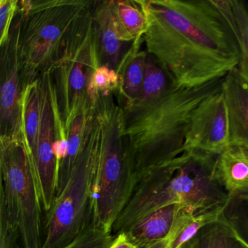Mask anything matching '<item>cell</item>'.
Wrapping results in <instances>:
<instances>
[{
    "mask_svg": "<svg viewBox=\"0 0 248 248\" xmlns=\"http://www.w3.org/2000/svg\"><path fill=\"white\" fill-rule=\"evenodd\" d=\"M217 158L201 151L184 150L138 175L111 234L125 232L148 215L170 204H181L196 215L223 208L229 196L217 175Z\"/></svg>",
    "mask_w": 248,
    "mask_h": 248,
    "instance_id": "obj_1",
    "label": "cell"
},
{
    "mask_svg": "<svg viewBox=\"0 0 248 248\" xmlns=\"http://www.w3.org/2000/svg\"><path fill=\"white\" fill-rule=\"evenodd\" d=\"M223 78L194 88L174 86L155 99L123 107L122 136L136 178L184 152L194 111L221 91Z\"/></svg>",
    "mask_w": 248,
    "mask_h": 248,
    "instance_id": "obj_2",
    "label": "cell"
},
{
    "mask_svg": "<svg viewBox=\"0 0 248 248\" xmlns=\"http://www.w3.org/2000/svg\"><path fill=\"white\" fill-rule=\"evenodd\" d=\"M93 115L98 141L92 186V226L111 233L130 198L136 175L122 136L123 106L115 92L98 95Z\"/></svg>",
    "mask_w": 248,
    "mask_h": 248,
    "instance_id": "obj_3",
    "label": "cell"
},
{
    "mask_svg": "<svg viewBox=\"0 0 248 248\" xmlns=\"http://www.w3.org/2000/svg\"><path fill=\"white\" fill-rule=\"evenodd\" d=\"M91 3L86 0L18 2V53L27 84L47 72L59 59L74 26Z\"/></svg>",
    "mask_w": 248,
    "mask_h": 248,
    "instance_id": "obj_4",
    "label": "cell"
},
{
    "mask_svg": "<svg viewBox=\"0 0 248 248\" xmlns=\"http://www.w3.org/2000/svg\"><path fill=\"white\" fill-rule=\"evenodd\" d=\"M147 20L143 41L152 55L181 88H194L223 78L239 63L200 45L191 36L174 28L140 1Z\"/></svg>",
    "mask_w": 248,
    "mask_h": 248,
    "instance_id": "obj_5",
    "label": "cell"
},
{
    "mask_svg": "<svg viewBox=\"0 0 248 248\" xmlns=\"http://www.w3.org/2000/svg\"><path fill=\"white\" fill-rule=\"evenodd\" d=\"M98 130L93 111L85 140L69 179L47 213L40 248H62L92 226V186Z\"/></svg>",
    "mask_w": 248,
    "mask_h": 248,
    "instance_id": "obj_6",
    "label": "cell"
},
{
    "mask_svg": "<svg viewBox=\"0 0 248 248\" xmlns=\"http://www.w3.org/2000/svg\"><path fill=\"white\" fill-rule=\"evenodd\" d=\"M0 176L8 217L22 248H41L43 206L22 134L0 137Z\"/></svg>",
    "mask_w": 248,
    "mask_h": 248,
    "instance_id": "obj_7",
    "label": "cell"
},
{
    "mask_svg": "<svg viewBox=\"0 0 248 248\" xmlns=\"http://www.w3.org/2000/svg\"><path fill=\"white\" fill-rule=\"evenodd\" d=\"M92 5L91 2L77 21L59 59L48 70L56 86L63 124L77 114L95 107L90 101L89 87L93 75L100 65Z\"/></svg>",
    "mask_w": 248,
    "mask_h": 248,
    "instance_id": "obj_8",
    "label": "cell"
},
{
    "mask_svg": "<svg viewBox=\"0 0 248 248\" xmlns=\"http://www.w3.org/2000/svg\"><path fill=\"white\" fill-rule=\"evenodd\" d=\"M146 2L174 28L189 34L206 48L240 64L239 42L216 1L146 0Z\"/></svg>",
    "mask_w": 248,
    "mask_h": 248,
    "instance_id": "obj_9",
    "label": "cell"
},
{
    "mask_svg": "<svg viewBox=\"0 0 248 248\" xmlns=\"http://www.w3.org/2000/svg\"><path fill=\"white\" fill-rule=\"evenodd\" d=\"M40 85V125L31 156L38 183L43 209L47 213L54 201L57 187L58 162L54 153L58 122L62 118L56 86L50 72L39 77Z\"/></svg>",
    "mask_w": 248,
    "mask_h": 248,
    "instance_id": "obj_10",
    "label": "cell"
},
{
    "mask_svg": "<svg viewBox=\"0 0 248 248\" xmlns=\"http://www.w3.org/2000/svg\"><path fill=\"white\" fill-rule=\"evenodd\" d=\"M20 25L17 9L8 37L0 47V137L22 134V98L27 82L18 53Z\"/></svg>",
    "mask_w": 248,
    "mask_h": 248,
    "instance_id": "obj_11",
    "label": "cell"
},
{
    "mask_svg": "<svg viewBox=\"0 0 248 248\" xmlns=\"http://www.w3.org/2000/svg\"><path fill=\"white\" fill-rule=\"evenodd\" d=\"M229 144L227 108L223 90L204 99L191 118L184 150L218 155Z\"/></svg>",
    "mask_w": 248,
    "mask_h": 248,
    "instance_id": "obj_12",
    "label": "cell"
},
{
    "mask_svg": "<svg viewBox=\"0 0 248 248\" xmlns=\"http://www.w3.org/2000/svg\"><path fill=\"white\" fill-rule=\"evenodd\" d=\"M92 15L99 65L116 72L133 43L120 40L111 1L93 2Z\"/></svg>",
    "mask_w": 248,
    "mask_h": 248,
    "instance_id": "obj_13",
    "label": "cell"
},
{
    "mask_svg": "<svg viewBox=\"0 0 248 248\" xmlns=\"http://www.w3.org/2000/svg\"><path fill=\"white\" fill-rule=\"evenodd\" d=\"M248 81L236 67L224 77L222 85L227 108L229 144L247 148H248Z\"/></svg>",
    "mask_w": 248,
    "mask_h": 248,
    "instance_id": "obj_14",
    "label": "cell"
},
{
    "mask_svg": "<svg viewBox=\"0 0 248 248\" xmlns=\"http://www.w3.org/2000/svg\"><path fill=\"white\" fill-rule=\"evenodd\" d=\"M185 207L175 204L158 209L123 233L136 248H152L167 240L175 218Z\"/></svg>",
    "mask_w": 248,
    "mask_h": 248,
    "instance_id": "obj_15",
    "label": "cell"
},
{
    "mask_svg": "<svg viewBox=\"0 0 248 248\" xmlns=\"http://www.w3.org/2000/svg\"><path fill=\"white\" fill-rule=\"evenodd\" d=\"M143 43L142 37L133 42L116 71L119 88L115 93L123 107L136 102L140 95L147 55L146 50L140 48Z\"/></svg>",
    "mask_w": 248,
    "mask_h": 248,
    "instance_id": "obj_16",
    "label": "cell"
},
{
    "mask_svg": "<svg viewBox=\"0 0 248 248\" xmlns=\"http://www.w3.org/2000/svg\"><path fill=\"white\" fill-rule=\"evenodd\" d=\"M216 172L226 192L248 189V148L229 144L218 155Z\"/></svg>",
    "mask_w": 248,
    "mask_h": 248,
    "instance_id": "obj_17",
    "label": "cell"
},
{
    "mask_svg": "<svg viewBox=\"0 0 248 248\" xmlns=\"http://www.w3.org/2000/svg\"><path fill=\"white\" fill-rule=\"evenodd\" d=\"M93 108L89 111H82L77 114L73 119L64 124L68 141L67 152L63 160L58 166L56 197L66 185L74 165L80 153Z\"/></svg>",
    "mask_w": 248,
    "mask_h": 248,
    "instance_id": "obj_18",
    "label": "cell"
},
{
    "mask_svg": "<svg viewBox=\"0 0 248 248\" xmlns=\"http://www.w3.org/2000/svg\"><path fill=\"white\" fill-rule=\"evenodd\" d=\"M111 10L120 40L133 43L143 37L147 28V20L139 1H111Z\"/></svg>",
    "mask_w": 248,
    "mask_h": 248,
    "instance_id": "obj_19",
    "label": "cell"
},
{
    "mask_svg": "<svg viewBox=\"0 0 248 248\" xmlns=\"http://www.w3.org/2000/svg\"><path fill=\"white\" fill-rule=\"evenodd\" d=\"M223 208L196 215L192 210L185 207L174 221L167 239V248H181L183 245L194 239L203 228L211 223H216Z\"/></svg>",
    "mask_w": 248,
    "mask_h": 248,
    "instance_id": "obj_20",
    "label": "cell"
},
{
    "mask_svg": "<svg viewBox=\"0 0 248 248\" xmlns=\"http://www.w3.org/2000/svg\"><path fill=\"white\" fill-rule=\"evenodd\" d=\"M40 85L39 78L27 84L22 98L21 133L31 158L35 147L40 125Z\"/></svg>",
    "mask_w": 248,
    "mask_h": 248,
    "instance_id": "obj_21",
    "label": "cell"
},
{
    "mask_svg": "<svg viewBox=\"0 0 248 248\" xmlns=\"http://www.w3.org/2000/svg\"><path fill=\"white\" fill-rule=\"evenodd\" d=\"M226 16L237 38L242 54V62L238 66L241 75L248 79V14L246 5L241 1H216Z\"/></svg>",
    "mask_w": 248,
    "mask_h": 248,
    "instance_id": "obj_22",
    "label": "cell"
},
{
    "mask_svg": "<svg viewBox=\"0 0 248 248\" xmlns=\"http://www.w3.org/2000/svg\"><path fill=\"white\" fill-rule=\"evenodd\" d=\"M175 86L169 74L152 55H146L140 95L134 103L155 99ZM133 103V104H134Z\"/></svg>",
    "mask_w": 248,
    "mask_h": 248,
    "instance_id": "obj_23",
    "label": "cell"
},
{
    "mask_svg": "<svg viewBox=\"0 0 248 248\" xmlns=\"http://www.w3.org/2000/svg\"><path fill=\"white\" fill-rule=\"evenodd\" d=\"M199 248H233L234 241L242 242L223 223L217 221L203 228L195 236Z\"/></svg>",
    "mask_w": 248,
    "mask_h": 248,
    "instance_id": "obj_24",
    "label": "cell"
},
{
    "mask_svg": "<svg viewBox=\"0 0 248 248\" xmlns=\"http://www.w3.org/2000/svg\"><path fill=\"white\" fill-rule=\"evenodd\" d=\"M119 88V78L117 72L105 66L95 69L91 78L89 87V98L93 106L95 105L100 94L116 92Z\"/></svg>",
    "mask_w": 248,
    "mask_h": 248,
    "instance_id": "obj_25",
    "label": "cell"
},
{
    "mask_svg": "<svg viewBox=\"0 0 248 248\" xmlns=\"http://www.w3.org/2000/svg\"><path fill=\"white\" fill-rule=\"evenodd\" d=\"M115 236L91 226L62 248H108Z\"/></svg>",
    "mask_w": 248,
    "mask_h": 248,
    "instance_id": "obj_26",
    "label": "cell"
},
{
    "mask_svg": "<svg viewBox=\"0 0 248 248\" xmlns=\"http://www.w3.org/2000/svg\"><path fill=\"white\" fill-rule=\"evenodd\" d=\"M0 248H22L18 232L10 221L0 176Z\"/></svg>",
    "mask_w": 248,
    "mask_h": 248,
    "instance_id": "obj_27",
    "label": "cell"
},
{
    "mask_svg": "<svg viewBox=\"0 0 248 248\" xmlns=\"http://www.w3.org/2000/svg\"><path fill=\"white\" fill-rule=\"evenodd\" d=\"M18 5L17 0H0V47L9 34Z\"/></svg>",
    "mask_w": 248,
    "mask_h": 248,
    "instance_id": "obj_28",
    "label": "cell"
},
{
    "mask_svg": "<svg viewBox=\"0 0 248 248\" xmlns=\"http://www.w3.org/2000/svg\"><path fill=\"white\" fill-rule=\"evenodd\" d=\"M108 248H137L127 239L124 233H120L114 238V241Z\"/></svg>",
    "mask_w": 248,
    "mask_h": 248,
    "instance_id": "obj_29",
    "label": "cell"
},
{
    "mask_svg": "<svg viewBox=\"0 0 248 248\" xmlns=\"http://www.w3.org/2000/svg\"><path fill=\"white\" fill-rule=\"evenodd\" d=\"M157 248H167V240L161 243ZM181 248H199L197 238L194 237V239H191L189 242L183 245Z\"/></svg>",
    "mask_w": 248,
    "mask_h": 248,
    "instance_id": "obj_30",
    "label": "cell"
},
{
    "mask_svg": "<svg viewBox=\"0 0 248 248\" xmlns=\"http://www.w3.org/2000/svg\"><path fill=\"white\" fill-rule=\"evenodd\" d=\"M158 246H159V244H158V245H155V246L152 247V248H157Z\"/></svg>",
    "mask_w": 248,
    "mask_h": 248,
    "instance_id": "obj_31",
    "label": "cell"
}]
</instances>
